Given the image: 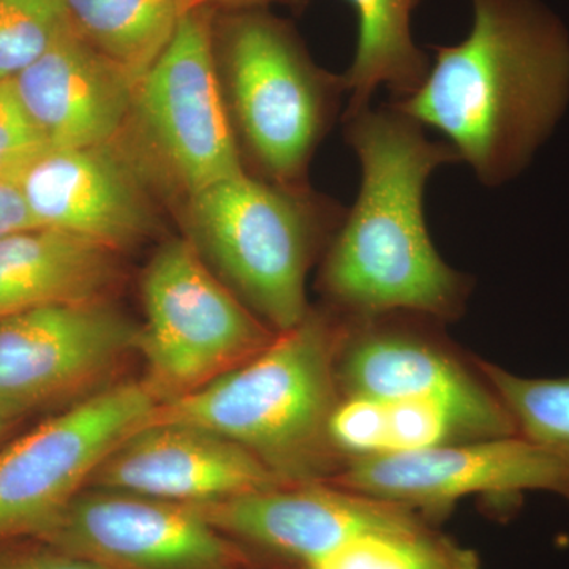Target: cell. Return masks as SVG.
I'll use <instances>...</instances> for the list:
<instances>
[{"label":"cell","mask_w":569,"mask_h":569,"mask_svg":"<svg viewBox=\"0 0 569 569\" xmlns=\"http://www.w3.org/2000/svg\"><path fill=\"white\" fill-rule=\"evenodd\" d=\"M194 508L239 545L269 550L307 569L359 535L426 527L411 509L318 482L274 486Z\"/></svg>","instance_id":"13"},{"label":"cell","mask_w":569,"mask_h":569,"mask_svg":"<svg viewBox=\"0 0 569 569\" xmlns=\"http://www.w3.org/2000/svg\"><path fill=\"white\" fill-rule=\"evenodd\" d=\"M329 438L336 451L351 459L388 452L387 402L365 396L340 399L329 419Z\"/></svg>","instance_id":"24"},{"label":"cell","mask_w":569,"mask_h":569,"mask_svg":"<svg viewBox=\"0 0 569 569\" xmlns=\"http://www.w3.org/2000/svg\"><path fill=\"white\" fill-rule=\"evenodd\" d=\"M69 31L63 0H0V81H10Z\"/></svg>","instance_id":"22"},{"label":"cell","mask_w":569,"mask_h":569,"mask_svg":"<svg viewBox=\"0 0 569 569\" xmlns=\"http://www.w3.org/2000/svg\"><path fill=\"white\" fill-rule=\"evenodd\" d=\"M198 2L203 6V3L209 2V0H198ZM212 2H222L230 3V6L244 7V9L257 10L260 7L266 6V3L271 2H298V0H212Z\"/></svg>","instance_id":"29"},{"label":"cell","mask_w":569,"mask_h":569,"mask_svg":"<svg viewBox=\"0 0 569 569\" xmlns=\"http://www.w3.org/2000/svg\"><path fill=\"white\" fill-rule=\"evenodd\" d=\"M138 351L162 402L187 395L264 350L277 332L213 277L192 241L159 250L142 277Z\"/></svg>","instance_id":"6"},{"label":"cell","mask_w":569,"mask_h":569,"mask_svg":"<svg viewBox=\"0 0 569 569\" xmlns=\"http://www.w3.org/2000/svg\"><path fill=\"white\" fill-rule=\"evenodd\" d=\"M39 539L104 569H246L250 556L192 505L86 488Z\"/></svg>","instance_id":"9"},{"label":"cell","mask_w":569,"mask_h":569,"mask_svg":"<svg viewBox=\"0 0 569 569\" xmlns=\"http://www.w3.org/2000/svg\"><path fill=\"white\" fill-rule=\"evenodd\" d=\"M0 569H104L39 538L0 539Z\"/></svg>","instance_id":"26"},{"label":"cell","mask_w":569,"mask_h":569,"mask_svg":"<svg viewBox=\"0 0 569 569\" xmlns=\"http://www.w3.org/2000/svg\"><path fill=\"white\" fill-rule=\"evenodd\" d=\"M411 509H443L477 493L549 490L569 498V459L522 436L355 458L332 481Z\"/></svg>","instance_id":"10"},{"label":"cell","mask_w":569,"mask_h":569,"mask_svg":"<svg viewBox=\"0 0 569 569\" xmlns=\"http://www.w3.org/2000/svg\"><path fill=\"white\" fill-rule=\"evenodd\" d=\"M479 367L519 436L569 459V377L526 378L486 362Z\"/></svg>","instance_id":"21"},{"label":"cell","mask_w":569,"mask_h":569,"mask_svg":"<svg viewBox=\"0 0 569 569\" xmlns=\"http://www.w3.org/2000/svg\"><path fill=\"white\" fill-rule=\"evenodd\" d=\"M200 6L198 0H63L70 31L137 82L173 39L183 14Z\"/></svg>","instance_id":"19"},{"label":"cell","mask_w":569,"mask_h":569,"mask_svg":"<svg viewBox=\"0 0 569 569\" xmlns=\"http://www.w3.org/2000/svg\"><path fill=\"white\" fill-rule=\"evenodd\" d=\"M388 452H415L447 445L458 433L443 407L426 399H397L387 402Z\"/></svg>","instance_id":"25"},{"label":"cell","mask_w":569,"mask_h":569,"mask_svg":"<svg viewBox=\"0 0 569 569\" xmlns=\"http://www.w3.org/2000/svg\"><path fill=\"white\" fill-rule=\"evenodd\" d=\"M343 126L361 186L326 249L325 293L351 318L459 316L470 283L440 257L425 216L427 182L460 163L458 153L391 103L370 104Z\"/></svg>","instance_id":"2"},{"label":"cell","mask_w":569,"mask_h":569,"mask_svg":"<svg viewBox=\"0 0 569 569\" xmlns=\"http://www.w3.org/2000/svg\"><path fill=\"white\" fill-rule=\"evenodd\" d=\"M11 81L51 151L114 142L130 121L138 84L70 29Z\"/></svg>","instance_id":"16"},{"label":"cell","mask_w":569,"mask_h":569,"mask_svg":"<svg viewBox=\"0 0 569 569\" xmlns=\"http://www.w3.org/2000/svg\"><path fill=\"white\" fill-rule=\"evenodd\" d=\"M309 569H479L460 549L429 527L369 531L343 542Z\"/></svg>","instance_id":"20"},{"label":"cell","mask_w":569,"mask_h":569,"mask_svg":"<svg viewBox=\"0 0 569 569\" xmlns=\"http://www.w3.org/2000/svg\"><path fill=\"white\" fill-rule=\"evenodd\" d=\"M346 211L336 201L247 171L206 187L189 203L198 252L203 250L233 293L276 332L290 331L309 313L307 271Z\"/></svg>","instance_id":"4"},{"label":"cell","mask_w":569,"mask_h":569,"mask_svg":"<svg viewBox=\"0 0 569 569\" xmlns=\"http://www.w3.org/2000/svg\"><path fill=\"white\" fill-rule=\"evenodd\" d=\"M280 485L233 441L203 427L151 419L112 449L88 488L197 507Z\"/></svg>","instance_id":"14"},{"label":"cell","mask_w":569,"mask_h":569,"mask_svg":"<svg viewBox=\"0 0 569 569\" xmlns=\"http://www.w3.org/2000/svg\"><path fill=\"white\" fill-rule=\"evenodd\" d=\"M40 228L20 183L0 181V238Z\"/></svg>","instance_id":"27"},{"label":"cell","mask_w":569,"mask_h":569,"mask_svg":"<svg viewBox=\"0 0 569 569\" xmlns=\"http://www.w3.org/2000/svg\"><path fill=\"white\" fill-rule=\"evenodd\" d=\"M130 119L189 197L244 173L201 6L183 14L173 39L138 81Z\"/></svg>","instance_id":"8"},{"label":"cell","mask_w":569,"mask_h":569,"mask_svg":"<svg viewBox=\"0 0 569 569\" xmlns=\"http://www.w3.org/2000/svg\"><path fill=\"white\" fill-rule=\"evenodd\" d=\"M356 18L353 59L343 71L347 108L342 118L372 104L378 89H388L392 102L418 91L430 69V58L415 41L413 13L422 0H346Z\"/></svg>","instance_id":"18"},{"label":"cell","mask_w":569,"mask_h":569,"mask_svg":"<svg viewBox=\"0 0 569 569\" xmlns=\"http://www.w3.org/2000/svg\"><path fill=\"white\" fill-rule=\"evenodd\" d=\"M348 325L309 310L264 350L187 395L152 419L203 427L264 463L283 485L316 482L331 470L329 419L337 403V355Z\"/></svg>","instance_id":"3"},{"label":"cell","mask_w":569,"mask_h":569,"mask_svg":"<svg viewBox=\"0 0 569 569\" xmlns=\"http://www.w3.org/2000/svg\"><path fill=\"white\" fill-rule=\"evenodd\" d=\"M20 187L40 228L129 249L153 228V213L132 164L111 144L50 151Z\"/></svg>","instance_id":"15"},{"label":"cell","mask_w":569,"mask_h":569,"mask_svg":"<svg viewBox=\"0 0 569 569\" xmlns=\"http://www.w3.org/2000/svg\"><path fill=\"white\" fill-rule=\"evenodd\" d=\"M162 399L148 380L86 397L0 451V539L39 538L97 468L151 421Z\"/></svg>","instance_id":"7"},{"label":"cell","mask_w":569,"mask_h":569,"mask_svg":"<svg viewBox=\"0 0 569 569\" xmlns=\"http://www.w3.org/2000/svg\"><path fill=\"white\" fill-rule=\"evenodd\" d=\"M140 326L104 301L0 318V403L29 413L88 388L138 350Z\"/></svg>","instance_id":"11"},{"label":"cell","mask_w":569,"mask_h":569,"mask_svg":"<svg viewBox=\"0 0 569 569\" xmlns=\"http://www.w3.org/2000/svg\"><path fill=\"white\" fill-rule=\"evenodd\" d=\"M22 417H24V415H21L20 411L0 403V438L6 436L7 430Z\"/></svg>","instance_id":"28"},{"label":"cell","mask_w":569,"mask_h":569,"mask_svg":"<svg viewBox=\"0 0 569 569\" xmlns=\"http://www.w3.org/2000/svg\"><path fill=\"white\" fill-rule=\"evenodd\" d=\"M458 43L436 44L425 82L389 102L436 130L482 186L526 170L569 100V32L541 0H470Z\"/></svg>","instance_id":"1"},{"label":"cell","mask_w":569,"mask_h":569,"mask_svg":"<svg viewBox=\"0 0 569 569\" xmlns=\"http://www.w3.org/2000/svg\"><path fill=\"white\" fill-rule=\"evenodd\" d=\"M116 253L78 236L36 228L0 238V318L44 306L103 301Z\"/></svg>","instance_id":"17"},{"label":"cell","mask_w":569,"mask_h":569,"mask_svg":"<svg viewBox=\"0 0 569 569\" xmlns=\"http://www.w3.org/2000/svg\"><path fill=\"white\" fill-rule=\"evenodd\" d=\"M337 358V380L347 396L426 399L448 411L458 433L477 438L518 436L492 388L451 356L385 316L350 318Z\"/></svg>","instance_id":"12"},{"label":"cell","mask_w":569,"mask_h":569,"mask_svg":"<svg viewBox=\"0 0 569 569\" xmlns=\"http://www.w3.org/2000/svg\"><path fill=\"white\" fill-rule=\"evenodd\" d=\"M224 70L247 152L268 181L296 187L347 96L342 74L313 66L293 31L260 10L228 28Z\"/></svg>","instance_id":"5"},{"label":"cell","mask_w":569,"mask_h":569,"mask_svg":"<svg viewBox=\"0 0 569 569\" xmlns=\"http://www.w3.org/2000/svg\"><path fill=\"white\" fill-rule=\"evenodd\" d=\"M51 151L31 116L22 107L13 81H0V181L20 183Z\"/></svg>","instance_id":"23"}]
</instances>
